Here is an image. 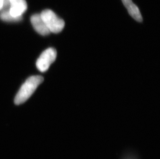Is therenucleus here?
<instances>
[{"label":"nucleus","mask_w":160,"mask_h":159,"mask_svg":"<svg viewBox=\"0 0 160 159\" xmlns=\"http://www.w3.org/2000/svg\"><path fill=\"white\" fill-rule=\"evenodd\" d=\"M44 78L39 75H34L26 80L21 86L15 98L17 105L26 102L35 92L38 86L42 82Z\"/></svg>","instance_id":"nucleus-1"},{"label":"nucleus","mask_w":160,"mask_h":159,"mask_svg":"<svg viewBox=\"0 0 160 159\" xmlns=\"http://www.w3.org/2000/svg\"><path fill=\"white\" fill-rule=\"evenodd\" d=\"M40 15L50 33L56 34L63 30L65 26V22L56 15L53 11L45 9L41 12Z\"/></svg>","instance_id":"nucleus-2"},{"label":"nucleus","mask_w":160,"mask_h":159,"mask_svg":"<svg viewBox=\"0 0 160 159\" xmlns=\"http://www.w3.org/2000/svg\"><path fill=\"white\" fill-rule=\"evenodd\" d=\"M57 52L53 48L46 50L41 54L36 62V67L41 72H45L56 60Z\"/></svg>","instance_id":"nucleus-3"},{"label":"nucleus","mask_w":160,"mask_h":159,"mask_svg":"<svg viewBox=\"0 0 160 159\" xmlns=\"http://www.w3.org/2000/svg\"><path fill=\"white\" fill-rule=\"evenodd\" d=\"M26 0H9V14L14 18H22V15L27 9Z\"/></svg>","instance_id":"nucleus-4"},{"label":"nucleus","mask_w":160,"mask_h":159,"mask_svg":"<svg viewBox=\"0 0 160 159\" xmlns=\"http://www.w3.org/2000/svg\"><path fill=\"white\" fill-rule=\"evenodd\" d=\"M31 22L34 30L39 34L46 36L50 34V31L42 20L40 14H35L32 16L31 18Z\"/></svg>","instance_id":"nucleus-5"},{"label":"nucleus","mask_w":160,"mask_h":159,"mask_svg":"<svg viewBox=\"0 0 160 159\" xmlns=\"http://www.w3.org/2000/svg\"><path fill=\"white\" fill-rule=\"evenodd\" d=\"M130 16L138 22L142 21V16L138 6L133 3L132 0H122Z\"/></svg>","instance_id":"nucleus-6"},{"label":"nucleus","mask_w":160,"mask_h":159,"mask_svg":"<svg viewBox=\"0 0 160 159\" xmlns=\"http://www.w3.org/2000/svg\"><path fill=\"white\" fill-rule=\"evenodd\" d=\"M0 19L6 22H16L20 21L22 18H14L10 15L9 11L6 10L2 11V12L0 14Z\"/></svg>","instance_id":"nucleus-7"},{"label":"nucleus","mask_w":160,"mask_h":159,"mask_svg":"<svg viewBox=\"0 0 160 159\" xmlns=\"http://www.w3.org/2000/svg\"><path fill=\"white\" fill-rule=\"evenodd\" d=\"M3 4H4V0H0V11H2L3 9Z\"/></svg>","instance_id":"nucleus-8"},{"label":"nucleus","mask_w":160,"mask_h":159,"mask_svg":"<svg viewBox=\"0 0 160 159\" xmlns=\"http://www.w3.org/2000/svg\"><path fill=\"white\" fill-rule=\"evenodd\" d=\"M124 159H135V158H132V157H127V158H125Z\"/></svg>","instance_id":"nucleus-9"}]
</instances>
